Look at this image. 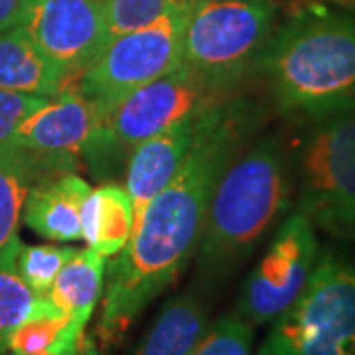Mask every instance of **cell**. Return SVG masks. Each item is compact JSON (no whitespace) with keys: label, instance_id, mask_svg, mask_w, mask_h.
<instances>
[{"label":"cell","instance_id":"obj_3","mask_svg":"<svg viewBox=\"0 0 355 355\" xmlns=\"http://www.w3.org/2000/svg\"><path fill=\"white\" fill-rule=\"evenodd\" d=\"M280 113L314 121L355 99V20L306 6L270 34L254 64Z\"/></svg>","mask_w":355,"mask_h":355},{"label":"cell","instance_id":"obj_25","mask_svg":"<svg viewBox=\"0 0 355 355\" xmlns=\"http://www.w3.org/2000/svg\"><path fill=\"white\" fill-rule=\"evenodd\" d=\"M24 0H0V32L20 24Z\"/></svg>","mask_w":355,"mask_h":355},{"label":"cell","instance_id":"obj_11","mask_svg":"<svg viewBox=\"0 0 355 355\" xmlns=\"http://www.w3.org/2000/svg\"><path fill=\"white\" fill-rule=\"evenodd\" d=\"M101 114L95 105L67 85L55 99L44 103L18 125L8 146L22 154L34 170L36 182L42 178L76 170V160L97 127Z\"/></svg>","mask_w":355,"mask_h":355},{"label":"cell","instance_id":"obj_10","mask_svg":"<svg viewBox=\"0 0 355 355\" xmlns=\"http://www.w3.org/2000/svg\"><path fill=\"white\" fill-rule=\"evenodd\" d=\"M18 26L69 85L111 44L105 0H24Z\"/></svg>","mask_w":355,"mask_h":355},{"label":"cell","instance_id":"obj_20","mask_svg":"<svg viewBox=\"0 0 355 355\" xmlns=\"http://www.w3.org/2000/svg\"><path fill=\"white\" fill-rule=\"evenodd\" d=\"M44 304V296L30 291L18 275L16 261H0V352L20 324L32 318Z\"/></svg>","mask_w":355,"mask_h":355},{"label":"cell","instance_id":"obj_17","mask_svg":"<svg viewBox=\"0 0 355 355\" xmlns=\"http://www.w3.org/2000/svg\"><path fill=\"white\" fill-rule=\"evenodd\" d=\"M107 257L95 249H77L62 266L46 298L76 322L87 326L103 294Z\"/></svg>","mask_w":355,"mask_h":355},{"label":"cell","instance_id":"obj_5","mask_svg":"<svg viewBox=\"0 0 355 355\" xmlns=\"http://www.w3.org/2000/svg\"><path fill=\"white\" fill-rule=\"evenodd\" d=\"M306 125L292 164L298 211L331 237L355 241V99Z\"/></svg>","mask_w":355,"mask_h":355},{"label":"cell","instance_id":"obj_26","mask_svg":"<svg viewBox=\"0 0 355 355\" xmlns=\"http://www.w3.org/2000/svg\"><path fill=\"white\" fill-rule=\"evenodd\" d=\"M77 355H101V354H99V349H97L95 342H93V340H89V338H85L83 343H81V347H79V352H77Z\"/></svg>","mask_w":355,"mask_h":355},{"label":"cell","instance_id":"obj_8","mask_svg":"<svg viewBox=\"0 0 355 355\" xmlns=\"http://www.w3.org/2000/svg\"><path fill=\"white\" fill-rule=\"evenodd\" d=\"M191 6L178 8L153 24L121 34L71 87L105 114L137 89L182 64Z\"/></svg>","mask_w":355,"mask_h":355},{"label":"cell","instance_id":"obj_16","mask_svg":"<svg viewBox=\"0 0 355 355\" xmlns=\"http://www.w3.org/2000/svg\"><path fill=\"white\" fill-rule=\"evenodd\" d=\"M132 225L135 211L127 188L103 184L89 191L81 207V237L87 241V247L107 259L114 257L130 241Z\"/></svg>","mask_w":355,"mask_h":355},{"label":"cell","instance_id":"obj_23","mask_svg":"<svg viewBox=\"0 0 355 355\" xmlns=\"http://www.w3.org/2000/svg\"><path fill=\"white\" fill-rule=\"evenodd\" d=\"M193 355H254L253 326L237 314H225L209 326Z\"/></svg>","mask_w":355,"mask_h":355},{"label":"cell","instance_id":"obj_6","mask_svg":"<svg viewBox=\"0 0 355 355\" xmlns=\"http://www.w3.org/2000/svg\"><path fill=\"white\" fill-rule=\"evenodd\" d=\"M275 28V0H196L182 64L217 95L231 97L254 71Z\"/></svg>","mask_w":355,"mask_h":355},{"label":"cell","instance_id":"obj_22","mask_svg":"<svg viewBox=\"0 0 355 355\" xmlns=\"http://www.w3.org/2000/svg\"><path fill=\"white\" fill-rule=\"evenodd\" d=\"M196 0H105L111 42L121 34L153 24L178 8L193 6Z\"/></svg>","mask_w":355,"mask_h":355},{"label":"cell","instance_id":"obj_18","mask_svg":"<svg viewBox=\"0 0 355 355\" xmlns=\"http://www.w3.org/2000/svg\"><path fill=\"white\" fill-rule=\"evenodd\" d=\"M85 326L60 312L44 296V304L10 334L6 349L18 355H77Z\"/></svg>","mask_w":355,"mask_h":355},{"label":"cell","instance_id":"obj_13","mask_svg":"<svg viewBox=\"0 0 355 355\" xmlns=\"http://www.w3.org/2000/svg\"><path fill=\"white\" fill-rule=\"evenodd\" d=\"M91 186L73 172L42 178L32 184L22 209L24 223L48 241L81 237V207Z\"/></svg>","mask_w":355,"mask_h":355},{"label":"cell","instance_id":"obj_27","mask_svg":"<svg viewBox=\"0 0 355 355\" xmlns=\"http://www.w3.org/2000/svg\"><path fill=\"white\" fill-rule=\"evenodd\" d=\"M343 2H347V4H352V6H355V0H343Z\"/></svg>","mask_w":355,"mask_h":355},{"label":"cell","instance_id":"obj_19","mask_svg":"<svg viewBox=\"0 0 355 355\" xmlns=\"http://www.w3.org/2000/svg\"><path fill=\"white\" fill-rule=\"evenodd\" d=\"M34 170L12 146H0V261H16L20 251V217L32 184Z\"/></svg>","mask_w":355,"mask_h":355},{"label":"cell","instance_id":"obj_2","mask_svg":"<svg viewBox=\"0 0 355 355\" xmlns=\"http://www.w3.org/2000/svg\"><path fill=\"white\" fill-rule=\"evenodd\" d=\"M294 166L279 135L257 139L223 170L211 193L198 268L202 279L225 280L288 214Z\"/></svg>","mask_w":355,"mask_h":355},{"label":"cell","instance_id":"obj_15","mask_svg":"<svg viewBox=\"0 0 355 355\" xmlns=\"http://www.w3.org/2000/svg\"><path fill=\"white\" fill-rule=\"evenodd\" d=\"M67 85L64 73L38 50L22 26L0 32V89L50 99Z\"/></svg>","mask_w":355,"mask_h":355},{"label":"cell","instance_id":"obj_7","mask_svg":"<svg viewBox=\"0 0 355 355\" xmlns=\"http://www.w3.org/2000/svg\"><path fill=\"white\" fill-rule=\"evenodd\" d=\"M257 355H355V263L320 254L304 291L272 322Z\"/></svg>","mask_w":355,"mask_h":355},{"label":"cell","instance_id":"obj_1","mask_svg":"<svg viewBox=\"0 0 355 355\" xmlns=\"http://www.w3.org/2000/svg\"><path fill=\"white\" fill-rule=\"evenodd\" d=\"M261 121V109L245 99H223L203 111L190 153L148 203L125 249L107 265L97 328L103 345L121 342L144 308L190 265L217 180L243 153Z\"/></svg>","mask_w":355,"mask_h":355},{"label":"cell","instance_id":"obj_21","mask_svg":"<svg viewBox=\"0 0 355 355\" xmlns=\"http://www.w3.org/2000/svg\"><path fill=\"white\" fill-rule=\"evenodd\" d=\"M77 249L58 245H20L16 254V268L30 291L46 296L62 266L71 259Z\"/></svg>","mask_w":355,"mask_h":355},{"label":"cell","instance_id":"obj_14","mask_svg":"<svg viewBox=\"0 0 355 355\" xmlns=\"http://www.w3.org/2000/svg\"><path fill=\"white\" fill-rule=\"evenodd\" d=\"M209 326V308L202 294H176L154 318L137 355H193Z\"/></svg>","mask_w":355,"mask_h":355},{"label":"cell","instance_id":"obj_28","mask_svg":"<svg viewBox=\"0 0 355 355\" xmlns=\"http://www.w3.org/2000/svg\"><path fill=\"white\" fill-rule=\"evenodd\" d=\"M12 355H18V354H12Z\"/></svg>","mask_w":355,"mask_h":355},{"label":"cell","instance_id":"obj_4","mask_svg":"<svg viewBox=\"0 0 355 355\" xmlns=\"http://www.w3.org/2000/svg\"><path fill=\"white\" fill-rule=\"evenodd\" d=\"M223 99L227 97L217 95L180 64L103 114L81 150V158L97 180H111L127 168L130 154L142 142Z\"/></svg>","mask_w":355,"mask_h":355},{"label":"cell","instance_id":"obj_9","mask_svg":"<svg viewBox=\"0 0 355 355\" xmlns=\"http://www.w3.org/2000/svg\"><path fill=\"white\" fill-rule=\"evenodd\" d=\"M318 259L320 243L310 219L300 211L284 217L243 282L235 314L253 328L275 322L304 291Z\"/></svg>","mask_w":355,"mask_h":355},{"label":"cell","instance_id":"obj_12","mask_svg":"<svg viewBox=\"0 0 355 355\" xmlns=\"http://www.w3.org/2000/svg\"><path fill=\"white\" fill-rule=\"evenodd\" d=\"M200 116L202 113L191 114L188 119L180 121L174 127L166 128L164 132L142 142L130 154L125 168L127 172L125 178H127V191L132 200V211H135L132 233L139 227L148 203L172 180L180 164L184 162L186 154L190 153L200 127Z\"/></svg>","mask_w":355,"mask_h":355},{"label":"cell","instance_id":"obj_24","mask_svg":"<svg viewBox=\"0 0 355 355\" xmlns=\"http://www.w3.org/2000/svg\"><path fill=\"white\" fill-rule=\"evenodd\" d=\"M48 101V97L0 89V146H8L18 125Z\"/></svg>","mask_w":355,"mask_h":355}]
</instances>
